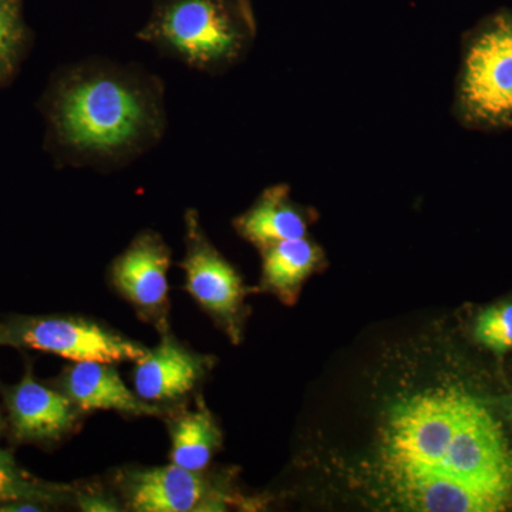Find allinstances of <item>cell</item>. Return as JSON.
I'll list each match as a JSON object with an SVG mask.
<instances>
[{
	"mask_svg": "<svg viewBox=\"0 0 512 512\" xmlns=\"http://www.w3.org/2000/svg\"><path fill=\"white\" fill-rule=\"evenodd\" d=\"M57 163L114 168L160 143L164 84L138 66L84 60L57 70L39 103Z\"/></svg>",
	"mask_w": 512,
	"mask_h": 512,
	"instance_id": "6da1fadb",
	"label": "cell"
},
{
	"mask_svg": "<svg viewBox=\"0 0 512 512\" xmlns=\"http://www.w3.org/2000/svg\"><path fill=\"white\" fill-rule=\"evenodd\" d=\"M254 33L249 0H154L137 39L192 70L215 73L239 59Z\"/></svg>",
	"mask_w": 512,
	"mask_h": 512,
	"instance_id": "7a4b0ae2",
	"label": "cell"
},
{
	"mask_svg": "<svg viewBox=\"0 0 512 512\" xmlns=\"http://www.w3.org/2000/svg\"><path fill=\"white\" fill-rule=\"evenodd\" d=\"M0 346L52 353L70 362L138 363L148 350L92 320L16 316L0 323Z\"/></svg>",
	"mask_w": 512,
	"mask_h": 512,
	"instance_id": "3957f363",
	"label": "cell"
},
{
	"mask_svg": "<svg viewBox=\"0 0 512 512\" xmlns=\"http://www.w3.org/2000/svg\"><path fill=\"white\" fill-rule=\"evenodd\" d=\"M461 94L478 119L500 120L512 114V13L493 16L471 43Z\"/></svg>",
	"mask_w": 512,
	"mask_h": 512,
	"instance_id": "277c9868",
	"label": "cell"
},
{
	"mask_svg": "<svg viewBox=\"0 0 512 512\" xmlns=\"http://www.w3.org/2000/svg\"><path fill=\"white\" fill-rule=\"evenodd\" d=\"M184 220L187 252L181 268L185 272V288L205 312L237 336L245 296L241 276L212 247L197 211L188 210Z\"/></svg>",
	"mask_w": 512,
	"mask_h": 512,
	"instance_id": "5b68a950",
	"label": "cell"
},
{
	"mask_svg": "<svg viewBox=\"0 0 512 512\" xmlns=\"http://www.w3.org/2000/svg\"><path fill=\"white\" fill-rule=\"evenodd\" d=\"M171 249L157 232L144 231L111 264V282L144 320L167 332Z\"/></svg>",
	"mask_w": 512,
	"mask_h": 512,
	"instance_id": "8992f818",
	"label": "cell"
},
{
	"mask_svg": "<svg viewBox=\"0 0 512 512\" xmlns=\"http://www.w3.org/2000/svg\"><path fill=\"white\" fill-rule=\"evenodd\" d=\"M127 507L137 512L218 510V495L197 471L168 464L128 471L121 480Z\"/></svg>",
	"mask_w": 512,
	"mask_h": 512,
	"instance_id": "52a82bcc",
	"label": "cell"
},
{
	"mask_svg": "<svg viewBox=\"0 0 512 512\" xmlns=\"http://www.w3.org/2000/svg\"><path fill=\"white\" fill-rule=\"evenodd\" d=\"M5 403L13 437L19 443L62 439L73 430L79 410L66 394L37 382L32 369L16 386L6 389Z\"/></svg>",
	"mask_w": 512,
	"mask_h": 512,
	"instance_id": "ba28073f",
	"label": "cell"
},
{
	"mask_svg": "<svg viewBox=\"0 0 512 512\" xmlns=\"http://www.w3.org/2000/svg\"><path fill=\"white\" fill-rule=\"evenodd\" d=\"M204 357L183 348L173 336L165 335L160 345L148 350L136 363L134 387L147 403L167 402L190 393L204 375Z\"/></svg>",
	"mask_w": 512,
	"mask_h": 512,
	"instance_id": "9c48e42d",
	"label": "cell"
},
{
	"mask_svg": "<svg viewBox=\"0 0 512 512\" xmlns=\"http://www.w3.org/2000/svg\"><path fill=\"white\" fill-rule=\"evenodd\" d=\"M63 393L83 412L114 410L133 416H160V407L144 402L124 384L113 363L73 362L64 369Z\"/></svg>",
	"mask_w": 512,
	"mask_h": 512,
	"instance_id": "30bf717a",
	"label": "cell"
},
{
	"mask_svg": "<svg viewBox=\"0 0 512 512\" xmlns=\"http://www.w3.org/2000/svg\"><path fill=\"white\" fill-rule=\"evenodd\" d=\"M235 228L259 248L306 237L308 221L296 208L285 185L268 188L251 210L237 218Z\"/></svg>",
	"mask_w": 512,
	"mask_h": 512,
	"instance_id": "8fae6325",
	"label": "cell"
},
{
	"mask_svg": "<svg viewBox=\"0 0 512 512\" xmlns=\"http://www.w3.org/2000/svg\"><path fill=\"white\" fill-rule=\"evenodd\" d=\"M262 256V285L285 303L295 301L303 282L320 261L318 247L306 237L262 248Z\"/></svg>",
	"mask_w": 512,
	"mask_h": 512,
	"instance_id": "7c38bea8",
	"label": "cell"
},
{
	"mask_svg": "<svg viewBox=\"0 0 512 512\" xmlns=\"http://www.w3.org/2000/svg\"><path fill=\"white\" fill-rule=\"evenodd\" d=\"M170 433L171 463L197 473L210 464L222 440L221 431L202 399H198L195 410L175 417Z\"/></svg>",
	"mask_w": 512,
	"mask_h": 512,
	"instance_id": "4fadbf2b",
	"label": "cell"
},
{
	"mask_svg": "<svg viewBox=\"0 0 512 512\" xmlns=\"http://www.w3.org/2000/svg\"><path fill=\"white\" fill-rule=\"evenodd\" d=\"M67 485L46 483L13 460L12 454L0 448V507L13 503L52 505L72 497Z\"/></svg>",
	"mask_w": 512,
	"mask_h": 512,
	"instance_id": "5bb4252c",
	"label": "cell"
},
{
	"mask_svg": "<svg viewBox=\"0 0 512 512\" xmlns=\"http://www.w3.org/2000/svg\"><path fill=\"white\" fill-rule=\"evenodd\" d=\"M32 42L33 33L25 20L23 0H0V89L16 79Z\"/></svg>",
	"mask_w": 512,
	"mask_h": 512,
	"instance_id": "9a60e30c",
	"label": "cell"
},
{
	"mask_svg": "<svg viewBox=\"0 0 512 512\" xmlns=\"http://www.w3.org/2000/svg\"><path fill=\"white\" fill-rule=\"evenodd\" d=\"M476 339L497 355L512 349V303L491 306L478 316Z\"/></svg>",
	"mask_w": 512,
	"mask_h": 512,
	"instance_id": "2e32d148",
	"label": "cell"
},
{
	"mask_svg": "<svg viewBox=\"0 0 512 512\" xmlns=\"http://www.w3.org/2000/svg\"><path fill=\"white\" fill-rule=\"evenodd\" d=\"M80 505L86 511H117V508H114L109 501L104 500L103 497H94V495H84Z\"/></svg>",
	"mask_w": 512,
	"mask_h": 512,
	"instance_id": "e0dca14e",
	"label": "cell"
},
{
	"mask_svg": "<svg viewBox=\"0 0 512 512\" xmlns=\"http://www.w3.org/2000/svg\"><path fill=\"white\" fill-rule=\"evenodd\" d=\"M3 427H5V424H3L2 414H0V433H2Z\"/></svg>",
	"mask_w": 512,
	"mask_h": 512,
	"instance_id": "ac0fdd59",
	"label": "cell"
}]
</instances>
